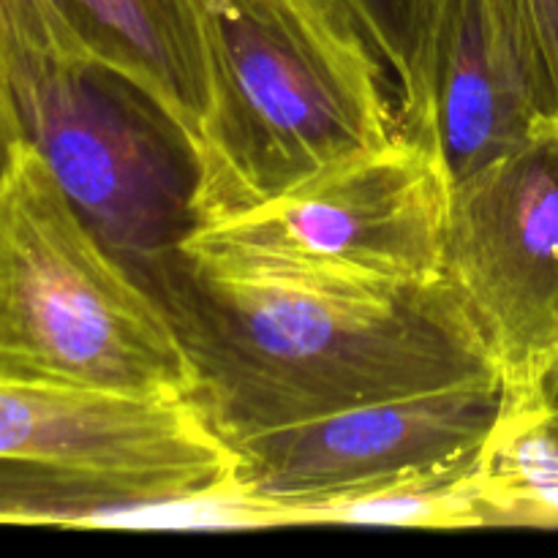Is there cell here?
I'll return each mask as SVG.
<instances>
[{"mask_svg": "<svg viewBox=\"0 0 558 558\" xmlns=\"http://www.w3.org/2000/svg\"><path fill=\"white\" fill-rule=\"evenodd\" d=\"M227 445L343 409L505 374L447 281L374 287L223 272L172 245L142 270Z\"/></svg>", "mask_w": 558, "mask_h": 558, "instance_id": "6da1fadb", "label": "cell"}, {"mask_svg": "<svg viewBox=\"0 0 558 558\" xmlns=\"http://www.w3.org/2000/svg\"><path fill=\"white\" fill-rule=\"evenodd\" d=\"M196 9L207 109L191 150V229L254 210L398 134L379 54L336 0Z\"/></svg>", "mask_w": 558, "mask_h": 558, "instance_id": "7a4b0ae2", "label": "cell"}, {"mask_svg": "<svg viewBox=\"0 0 558 558\" xmlns=\"http://www.w3.org/2000/svg\"><path fill=\"white\" fill-rule=\"evenodd\" d=\"M0 381L191 401L172 316L22 140L0 174Z\"/></svg>", "mask_w": 558, "mask_h": 558, "instance_id": "3957f363", "label": "cell"}, {"mask_svg": "<svg viewBox=\"0 0 558 558\" xmlns=\"http://www.w3.org/2000/svg\"><path fill=\"white\" fill-rule=\"evenodd\" d=\"M452 178L434 147L398 134L283 196L189 229L178 248L223 272L409 287L441 281Z\"/></svg>", "mask_w": 558, "mask_h": 558, "instance_id": "277c9868", "label": "cell"}, {"mask_svg": "<svg viewBox=\"0 0 558 558\" xmlns=\"http://www.w3.org/2000/svg\"><path fill=\"white\" fill-rule=\"evenodd\" d=\"M507 407V376L407 392L232 441L234 499L262 526L407 485L477 474Z\"/></svg>", "mask_w": 558, "mask_h": 558, "instance_id": "5b68a950", "label": "cell"}, {"mask_svg": "<svg viewBox=\"0 0 558 558\" xmlns=\"http://www.w3.org/2000/svg\"><path fill=\"white\" fill-rule=\"evenodd\" d=\"M441 278L505 376L558 349V114L452 183Z\"/></svg>", "mask_w": 558, "mask_h": 558, "instance_id": "8992f818", "label": "cell"}, {"mask_svg": "<svg viewBox=\"0 0 558 558\" xmlns=\"http://www.w3.org/2000/svg\"><path fill=\"white\" fill-rule=\"evenodd\" d=\"M120 80L80 65L44 82L16 114V131L31 142L93 232L142 278L153 259L191 229V183L174 172L147 101L118 96ZM158 114V112H156ZM180 140V136H178Z\"/></svg>", "mask_w": 558, "mask_h": 558, "instance_id": "52a82bcc", "label": "cell"}, {"mask_svg": "<svg viewBox=\"0 0 558 558\" xmlns=\"http://www.w3.org/2000/svg\"><path fill=\"white\" fill-rule=\"evenodd\" d=\"M0 458L140 480L180 505L234 494L238 456L191 401L0 381Z\"/></svg>", "mask_w": 558, "mask_h": 558, "instance_id": "ba28073f", "label": "cell"}, {"mask_svg": "<svg viewBox=\"0 0 558 558\" xmlns=\"http://www.w3.org/2000/svg\"><path fill=\"white\" fill-rule=\"evenodd\" d=\"M545 114L515 0H439L398 125L434 147L456 183Z\"/></svg>", "mask_w": 558, "mask_h": 558, "instance_id": "9c48e42d", "label": "cell"}, {"mask_svg": "<svg viewBox=\"0 0 558 558\" xmlns=\"http://www.w3.org/2000/svg\"><path fill=\"white\" fill-rule=\"evenodd\" d=\"M90 65L118 76L194 150L207 109L196 0H52Z\"/></svg>", "mask_w": 558, "mask_h": 558, "instance_id": "30bf717a", "label": "cell"}, {"mask_svg": "<svg viewBox=\"0 0 558 558\" xmlns=\"http://www.w3.org/2000/svg\"><path fill=\"white\" fill-rule=\"evenodd\" d=\"M488 526H558V349L507 376V407L485 447Z\"/></svg>", "mask_w": 558, "mask_h": 558, "instance_id": "8fae6325", "label": "cell"}, {"mask_svg": "<svg viewBox=\"0 0 558 558\" xmlns=\"http://www.w3.org/2000/svg\"><path fill=\"white\" fill-rule=\"evenodd\" d=\"M80 65L90 60L76 47L52 0H0V109L14 131L27 98L54 74Z\"/></svg>", "mask_w": 558, "mask_h": 558, "instance_id": "7c38bea8", "label": "cell"}, {"mask_svg": "<svg viewBox=\"0 0 558 558\" xmlns=\"http://www.w3.org/2000/svg\"><path fill=\"white\" fill-rule=\"evenodd\" d=\"M303 523H379V526L474 529L485 526L480 472L441 483L407 485L368 499L336 501L305 512Z\"/></svg>", "mask_w": 558, "mask_h": 558, "instance_id": "4fadbf2b", "label": "cell"}, {"mask_svg": "<svg viewBox=\"0 0 558 558\" xmlns=\"http://www.w3.org/2000/svg\"><path fill=\"white\" fill-rule=\"evenodd\" d=\"M401 87V101L414 90L425 33L439 0H336Z\"/></svg>", "mask_w": 558, "mask_h": 558, "instance_id": "5bb4252c", "label": "cell"}, {"mask_svg": "<svg viewBox=\"0 0 558 558\" xmlns=\"http://www.w3.org/2000/svg\"><path fill=\"white\" fill-rule=\"evenodd\" d=\"M515 9L545 112L558 114V0H515Z\"/></svg>", "mask_w": 558, "mask_h": 558, "instance_id": "9a60e30c", "label": "cell"}, {"mask_svg": "<svg viewBox=\"0 0 558 558\" xmlns=\"http://www.w3.org/2000/svg\"><path fill=\"white\" fill-rule=\"evenodd\" d=\"M20 136H16L14 125L9 123V118H5V112L0 109V174H3V169L9 167L11 156H14V147L20 145Z\"/></svg>", "mask_w": 558, "mask_h": 558, "instance_id": "2e32d148", "label": "cell"}]
</instances>
